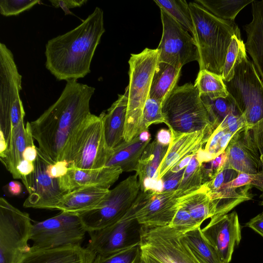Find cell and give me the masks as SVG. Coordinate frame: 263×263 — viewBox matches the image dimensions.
Returning a JSON list of instances; mask_svg holds the SVG:
<instances>
[{"mask_svg": "<svg viewBox=\"0 0 263 263\" xmlns=\"http://www.w3.org/2000/svg\"><path fill=\"white\" fill-rule=\"evenodd\" d=\"M95 90L76 80L68 81L58 100L30 122L38 148L52 163L63 161L73 133L91 114L89 103Z\"/></svg>", "mask_w": 263, "mask_h": 263, "instance_id": "6da1fadb", "label": "cell"}, {"mask_svg": "<svg viewBox=\"0 0 263 263\" xmlns=\"http://www.w3.org/2000/svg\"><path fill=\"white\" fill-rule=\"evenodd\" d=\"M105 31L103 11L96 7L78 26L47 42L46 68L60 81L84 78L90 72L92 59Z\"/></svg>", "mask_w": 263, "mask_h": 263, "instance_id": "7a4b0ae2", "label": "cell"}, {"mask_svg": "<svg viewBox=\"0 0 263 263\" xmlns=\"http://www.w3.org/2000/svg\"><path fill=\"white\" fill-rule=\"evenodd\" d=\"M189 6L199 70L204 69L221 76L232 38L235 35L241 37L240 29L235 22L218 18L195 2L189 3Z\"/></svg>", "mask_w": 263, "mask_h": 263, "instance_id": "3957f363", "label": "cell"}, {"mask_svg": "<svg viewBox=\"0 0 263 263\" xmlns=\"http://www.w3.org/2000/svg\"><path fill=\"white\" fill-rule=\"evenodd\" d=\"M162 111L172 135L215 128L197 88L191 83L176 86L163 101Z\"/></svg>", "mask_w": 263, "mask_h": 263, "instance_id": "277c9868", "label": "cell"}, {"mask_svg": "<svg viewBox=\"0 0 263 263\" xmlns=\"http://www.w3.org/2000/svg\"><path fill=\"white\" fill-rule=\"evenodd\" d=\"M158 57L157 49L146 48L139 53L132 54L128 61V104L123 136L125 142L131 141L137 136Z\"/></svg>", "mask_w": 263, "mask_h": 263, "instance_id": "5b68a950", "label": "cell"}, {"mask_svg": "<svg viewBox=\"0 0 263 263\" xmlns=\"http://www.w3.org/2000/svg\"><path fill=\"white\" fill-rule=\"evenodd\" d=\"M110 153L102 116L90 114L73 133L63 161L68 163L69 167L96 169L105 166Z\"/></svg>", "mask_w": 263, "mask_h": 263, "instance_id": "8992f818", "label": "cell"}, {"mask_svg": "<svg viewBox=\"0 0 263 263\" xmlns=\"http://www.w3.org/2000/svg\"><path fill=\"white\" fill-rule=\"evenodd\" d=\"M22 76L11 50L0 43V134L7 145L13 129L23 120L25 112L20 97Z\"/></svg>", "mask_w": 263, "mask_h": 263, "instance_id": "52a82bcc", "label": "cell"}, {"mask_svg": "<svg viewBox=\"0 0 263 263\" xmlns=\"http://www.w3.org/2000/svg\"><path fill=\"white\" fill-rule=\"evenodd\" d=\"M223 82L245 121V128L250 129L263 118V82L253 62L245 57L233 78Z\"/></svg>", "mask_w": 263, "mask_h": 263, "instance_id": "ba28073f", "label": "cell"}, {"mask_svg": "<svg viewBox=\"0 0 263 263\" xmlns=\"http://www.w3.org/2000/svg\"><path fill=\"white\" fill-rule=\"evenodd\" d=\"M140 189L136 173L110 190L96 208L78 214L86 231L99 230L121 220L137 197Z\"/></svg>", "mask_w": 263, "mask_h": 263, "instance_id": "9c48e42d", "label": "cell"}, {"mask_svg": "<svg viewBox=\"0 0 263 263\" xmlns=\"http://www.w3.org/2000/svg\"><path fill=\"white\" fill-rule=\"evenodd\" d=\"M32 227L28 213L0 198V263H16L30 249Z\"/></svg>", "mask_w": 263, "mask_h": 263, "instance_id": "30bf717a", "label": "cell"}, {"mask_svg": "<svg viewBox=\"0 0 263 263\" xmlns=\"http://www.w3.org/2000/svg\"><path fill=\"white\" fill-rule=\"evenodd\" d=\"M86 230L78 214L62 212L33 224L30 240L33 249L81 245Z\"/></svg>", "mask_w": 263, "mask_h": 263, "instance_id": "8fae6325", "label": "cell"}, {"mask_svg": "<svg viewBox=\"0 0 263 263\" xmlns=\"http://www.w3.org/2000/svg\"><path fill=\"white\" fill-rule=\"evenodd\" d=\"M141 249L162 263H201L184 240L182 234L170 226H143Z\"/></svg>", "mask_w": 263, "mask_h": 263, "instance_id": "7c38bea8", "label": "cell"}, {"mask_svg": "<svg viewBox=\"0 0 263 263\" xmlns=\"http://www.w3.org/2000/svg\"><path fill=\"white\" fill-rule=\"evenodd\" d=\"M160 9L162 34L157 48L159 62L169 64L177 69L191 62L199 61L194 39L165 11Z\"/></svg>", "mask_w": 263, "mask_h": 263, "instance_id": "4fadbf2b", "label": "cell"}, {"mask_svg": "<svg viewBox=\"0 0 263 263\" xmlns=\"http://www.w3.org/2000/svg\"><path fill=\"white\" fill-rule=\"evenodd\" d=\"M37 151L33 172L21 178L29 194L23 206L34 209L56 210L58 204L66 193L61 189L59 178H51L47 173V168L52 163L38 147Z\"/></svg>", "mask_w": 263, "mask_h": 263, "instance_id": "5bb4252c", "label": "cell"}, {"mask_svg": "<svg viewBox=\"0 0 263 263\" xmlns=\"http://www.w3.org/2000/svg\"><path fill=\"white\" fill-rule=\"evenodd\" d=\"M143 226L126 214L119 221L105 228L88 232L86 247L96 255L105 256L140 244Z\"/></svg>", "mask_w": 263, "mask_h": 263, "instance_id": "9a60e30c", "label": "cell"}, {"mask_svg": "<svg viewBox=\"0 0 263 263\" xmlns=\"http://www.w3.org/2000/svg\"><path fill=\"white\" fill-rule=\"evenodd\" d=\"M201 233L216 251L223 263H229L241 238V227L235 211L211 218Z\"/></svg>", "mask_w": 263, "mask_h": 263, "instance_id": "2e32d148", "label": "cell"}, {"mask_svg": "<svg viewBox=\"0 0 263 263\" xmlns=\"http://www.w3.org/2000/svg\"><path fill=\"white\" fill-rule=\"evenodd\" d=\"M178 208L175 190L159 193L148 191L144 192L141 206L134 216L143 226H168Z\"/></svg>", "mask_w": 263, "mask_h": 263, "instance_id": "e0dca14e", "label": "cell"}, {"mask_svg": "<svg viewBox=\"0 0 263 263\" xmlns=\"http://www.w3.org/2000/svg\"><path fill=\"white\" fill-rule=\"evenodd\" d=\"M225 151L227 160L223 168L248 174L260 171L259 154L246 128L233 136Z\"/></svg>", "mask_w": 263, "mask_h": 263, "instance_id": "ac0fdd59", "label": "cell"}, {"mask_svg": "<svg viewBox=\"0 0 263 263\" xmlns=\"http://www.w3.org/2000/svg\"><path fill=\"white\" fill-rule=\"evenodd\" d=\"M215 129L213 127H210L193 133L172 135V141L157 171L158 179H161L185 157L196 154L206 143Z\"/></svg>", "mask_w": 263, "mask_h": 263, "instance_id": "d6986e66", "label": "cell"}, {"mask_svg": "<svg viewBox=\"0 0 263 263\" xmlns=\"http://www.w3.org/2000/svg\"><path fill=\"white\" fill-rule=\"evenodd\" d=\"M122 172L120 167L116 166H105L96 169L69 167L66 174L59 178L60 185L66 193L86 187L109 189Z\"/></svg>", "mask_w": 263, "mask_h": 263, "instance_id": "ffe728a7", "label": "cell"}, {"mask_svg": "<svg viewBox=\"0 0 263 263\" xmlns=\"http://www.w3.org/2000/svg\"><path fill=\"white\" fill-rule=\"evenodd\" d=\"M96 254L87 247L71 245L50 249H30L16 263H92Z\"/></svg>", "mask_w": 263, "mask_h": 263, "instance_id": "44dd1931", "label": "cell"}, {"mask_svg": "<svg viewBox=\"0 0 263 263\" xmlns=\"http://www.w3.org/2000/svg\"><path fill=\"white\" fill-rule=\"evenodd\" d=\"M178 206L185 209L199 226L208 218L226 214L225 198L213 199L204 184L178 197Z\"/></svg>", "mask_w": 263, "mask_h": 263, "instance_id": "7402d4cb", "label": "cell"}, {"mask_svg": "<svg viewBox=\"0 0 263 263\" xmlns=\"http://www.w3.org/2000/svg\"><path fill=\"white\" fill-rule=\"evenodd\" d=\"M128 104V89L123 95H119L118 99L111 106L100 115L102 116L104 136L109 151L124 141L123 136Z\"/></svg>", "mask_w": 263, "mask_h": 263, "instance_id": "603a6c76", "label": "cell"}, {"mask_svg": "<svg viewBox=\"0 0 263 263\" xmlns=\"http://www.w3.org/2000/svg\"><path fill=\"white\" fill-rule=\"evenodd\" d=\"M252 4V21L244 26L247 39L246 51L263 82V0H254Z\"/></svg>", "mask_w": 263, "mask_h": 263, "instance_id": "cb8c5ba5", "label": "cell"}, {"mask_svg": "<svg viewBox=\"0 0 263 263\" xmlns=\"http://www.w3.org/2000/svg\"><path fill=\"white\" fill-rule=\"evenodd\" d=\"M109 189L86 187L66 193L58 204L56 210L78 214L96 208L108 195Z\"/></svg>", "mask_w": 263, "mask_h": 263, "instance_id": "d4e9b609", "label": "cell"}, {"mask_svg": "<svg viewBox=\"0 0 263 263\" xmlns=\"http://www.w3.org/2000/svg\"><path fill=\"white\" fill-rule=\"evenodd\" d=\"M150 141H143L139 135L129 142L123 141L110 152L106 166L120 167L123 172H136L141 155Z\"/></svg>", "mask_w": 263, "mask_h": 263, "instance_id": "484cf974", "label": "cell"}, {"mask_svg": "<svg viewBox=\"0 0 263 263\" xmlns=\"http://www.w3.org/2000/svg\"><path fill=\"white\" fill-rule=\"evenodd\" d=\"M26 145L27 130L23 120L12 131L6 149L0 153L1 162L14 179L22 178L17 166L23 160Z\"/></svg>", "mask_w": 263, "mask_h": 263, "instance_id": "4316f807", "label": "cell"}, {"mask_svg": "<svg viewBox=\"0 0 263 263\" xmlns=\"http://www.w3.org/2000/svg\"><path fill=\"white\" fill-rule=\"evenodd\" d=\"M181 69L158 62L153 76L149 97L163 103L164 99L177 86Z\"/></svg>", "mask_w": 263, "mask_h": 263, "instance_id": "83f0119b", "label": "cell"}, {"mask_svg": "<svg viewBox=\"0 0 263 263\" xmlns=\"http://www.w3.org/2000/svg\"><path fill=\"white\" fill-rule=\"evenodd\" d=\"M168 146L163 145L155 139L149 142L139 159L136 174L139 184L147 178H158V170L167 152Z\"/></svg>", "mask_w": 263, "mask_h": 263, "instance_id": "f1b7e54d", "label": "cell"}, {"mask_svg": "<svg viewBox=\"0 0 263 263\" xmlns=\"http://www.w3.org/2000/svg\"><path fill=\"white\" fill-rule=\"evenodd\" d=\"M200 227L182 234L193 253L201 263H223L214 247L203 236Z\"/></svg>", "mask_w": 263, "mask_h": 263, "instance_id": "f546056e", "label": "cell"}, {"mask_svg": "<svg viewBox=\"0 0 263 263\" xmlns=\"http://www.w3.org/2000/svg\"><path fill=\"white\" fill-rule=\"evenodd\" d=\"M254 0H196L200 5L215 16L234 22L238 13Z\"/></svg>", "mask_w": 263, "mask_h": 263, "instance_id": "4dcf8cb0", "label": "cell"}, {"mask_svg": "<svg viewBox=\"0 0 263 263\" xmlns=\"http://www.w3.org/2000/svg\"><path fill=\"white\" fill-rule=\"evenodd\" d=\"M194 86L200 96L211 99L226 98L229 95L221 76L204 69L199 70Z\"/></svg>", "mask_w": 263, "mask_h": 263, "instance_id": "1f68e13d", "label": "cell"}, {"mask_svg": "<svg viewBox=\"0 0 263 263\" xmlns=\"http://www.w3.org/2000/svg\"><path fill=\"white\" fill-rule=\"evenodd\" d=\"M160 9L165 11L186 31L193 33V23L189 4L185 0H154Z\"/></svg>", "mask_w": 263, "mask_h": 263, "instance_id": "d6a6232c", "label": "cell"}, {"mask_svg": "<svg viewBox=\"0 0 263 263\" xmlns=\"http://www.w3.org/2000/svg\"><path fill=\"white\" fill-rule=\"evenodd\" d=\"M202 184L201 164L198 161L196 155H194L184 171L182 179L175 190L176 195L178 198L190 194L199 189Z\"/></svg>", "mask_w": 263, "mask_h": 263, "instance_id": "836d02e7", "label": "cell"}, {"mask_svg": "<svg viewBox=\"0 0 263 263\" xmlns=\"http://www.w3.org/2000/svg\"><path fill=\"white\" fill-rule=\"evenodd\" d=\"M210 117L211 122L216 128L223 120L231 112L238 110L234 100L229 95L226 98L211 99L200 96Z\"/></svg>", "mask_w": 263, "mask_h": 263, "instance_id": "e575fe53", "label": "cell"}, {"mask_svg": "<svg viewBox=\"0 0 263 263\" xmlns=\"http://www.w3.org/2000/svg\"><path fill=\"white\" fill-rule=\"evenodd\" d=\"M247 56L245 43L241 37L234 35L228 49L221 77L223 81H230L234 75L235 68Z\"/></svg>", "mask_w": 263, "mask_h": 263, "instance_id": "d590c367", "label": "cell"}, {"mask_svg": "<svg viewBox=\"0 0 263 263\" xmlns=\"http://www.w3.org/2000/svg\"><path fill=\"white\" fill-rule=\"evenodd\" d=\"M162 104V102L148 97L144 105L137 136L142 132L148 130L152 124L164 123Z\"/></svg>", "mask_w": 263, "mask_h": 263, "instance_id": "8d00e7d4", "label": "cell"}, {"mask_svg": "<svg viewBox=\"0 0 263 263\" xmlns=\"http://www.w3.org/2000/svg\"><path fill=\"white\" fill-rule=\"evenodd\" d=\"M233 136L226 130L217 127L208 140L204 150L214 159L225 151Z\"/></svg>", "mask_w": 263, "mask_h": 263, "instance_id": "74e56055", "label": "cell"}, {"mask_svg": "<svg viewBox=\"0 0 263 263\" xmlns=\"http://www.w3.org/2000/svg\"><path fill=\"white\" fill-rule=\"evenodd\" d=\"M141 253L139 245L105 256L97 255L92 263H136Z\"/></svg>", "mask_w": 263, "mask_h": 263, "instance_id": "f35d334b", "label": "cell"}, {"mask_svg": "<svg viewBox=\"0 0 263 263\" xmlns=\"http://www.w3.org/2000/svg\"><path fill=\"white\" fill-rule=\"evenodd\" d=\"M248 185L254 186L263 192V171H260L255 174L238 173L236 178L224 184L220 189Z\"/></svg>", "mask_w": 263, "mask_h": 263, "instance_id": "ab89813d", "label": "cell"}, {"mask_svg": "<svg viewBox=\"0 0 263 263\" xmlns=\"http://www.w3.org/2000/svg\"><path fill=\"white\" fill-rule=\"evenodd\" d=\"M40 2L39 0H1L0 13L6 16L18 15Z\"/></svg>", "mask_w": 263, "mask_h": 263, "instance_id": "60d3db41", "label": "cell"}, {"mask_svg": "<svg viewBox=\"0 0 263 263\" xmlns=\"http://www.w3.org/2000/svg\"><path fill=\"white\" fill-rule=\"evenodd\" d=\"M168 226L182 234L200 227L185 209L179 206Z\"/></svg>", "mask_w": 263, "mask_h": 263, "instance_id": "b9f144b4", "label": "cell"}, {"mask_svg": "<svg viewBox=\"0 0 263 263\" xmlns=\"http://www.w3.org/2000/svg\"><path fill=\"white\" fill-rule=\"evenodd\" d=\"M218 127L234 135L246 127V123L239 110H236L230 113Z\"/></svg>", "mask_w": 263, "mask_h": 263, "instance_id": "7bdbcfd3", "label": "cell"}, {"mask_svg": "<svg viewBox=\"0 0 263 263\" xmlns=\"http://www.w3.org/2000/svg\"><path fill=\"white\" fill-rule=\"evenodd\" d=\"M238 173L231 169L222 168L211 180L204 184L209 192L218 190L225 183L236 177Z\"/></svg>", "mask_w": 263, "mask_h": 263, "instance_id": "ee69618b", "label": "cell"}, {"mask_svg": "<svg viewBox=\"0 0 263 263\" xmlns=\"http://www.w3.org/2000/svg\"><path fill=\"white\" fill-rule=\"evenodd\" d=\"M247 129L254 146L259 154L261 163L260 171H263V118L252 128Z\"/></svg>", "mask_w": 263, "mask_h": 263, "instance_id": "f6af8a7d", "label": "cell"}, {"mask_svg": "<svg viewBox=\"0 0 263 263\" xmlns=\"http://www.w3.org/2000/svg\"><path fill=\"white\" fill-rule=\"evenodd\" d=\"M185 168L176 173L168 171L161 178L163 182V192L176 190L182 179Z\"/></svg>", "mask_w": 263, "mask_h": 263, "instance_id": "bcb514c9", "label": "cell"}, {"mask_svg": "<svg viewBox=\"0 0 263 263\" xmlns=\"http://www.w3.org/2000/svg\"><path fill=\"white\" fill-rule=\"evenodd\" d=\"M68 167L69 164L66 161H61L49 164L47 172L51 178H60L66 174Z\"/></svg>", "mask_w": 263, "mask_h": 263, "instance_id": "7dc6e473", "label": "cell"}, {"mask_svg": "<svg viewBox=\"0 0 263 263\" xmlns=\"http://www.w3.org/2000/svg\"><path fill=\"white\" fill-rule=\"evenodd\" d=\"M52 5L56 7H61L65 11V14L69 13V9L81 7L87 2V1L81 0H65V1H50Z\"/></svg>", "mask_w": 263, "mask_h": 263, "instance_id": "c3c4849f", "label": "cell"}, {"mask_svg": "<svg viewBox=\"0 0 263 263\" xmlns=\"http://www.w3.org/2000/svg\"><path fill=\"white\" fill-rule=\"evenodd\" d=\"M246 226L248 227L263 237V211L251 219Z\"/></svg>", "mask_w": 263, "mask_h": 263, "instance_id": "681fc988", "label": "cell"}, {"mask_svg": "<svg viewBox=\"0 0 263 263\" xmlns=\"http://www.w3.org/2000/svg\"><path fill=\"white\" fill-rule=\"evenodd\" d=\"M34 170V162L23 159L18 164L17 170L22 177L31 174Z\"/></svg>", "mask_w": 263, "mask_h": 263, "instance_id": "f907efd6", "label": "cell"}, {"mask_svg": "<svg viewBox=\"0 0 263 263\" xmlns=\"http://www.w3.org/2000/svg\"><path fill=\"white\" fill-rule=\"evenodd\" d=\"M156 139L160 144L164 146H169L172 141V134L171 130L161 129L156 135Z\"/></svg>", "mask_w": 263, "mask_h": 263, "instance_id": "816d5d0a", "label": "cell"}, {"mask_svg": "<svg viewBox=\"0 0 263 263\" xmlns=\"http://www.w3.org/2000/svg\"><path fill=\"white\" fill-rule=\"evenodd\" d=\"M193 155H194L191 154L185 157L181 160L174 166L171 168L168 171L172 173H176L184 169L190 163Z\"/></svg>", "mask_w": 263, "mask_h": 263, "instance_id": "f5cc1de1", "label": "cell"}, {"mask_svg": "<svg viewBox=\"0 0 263 263\" xmlns=\"http://www.w3.org/2000/svg\"><path fill=\"white\" fill-rule=\"evenodd\" d=\"M8 190L9 192L12 195H19L22 191L21 184L15 181H10L8 184Z\"/></svg>", "mask_w": 263, "mask_h": 263, "instance_id": "db71d44e", "label": "cell"}, {"mask_svg": "<svg viewBox=\"0 0 263 263\" xmlns=\"http://www.w3.org/2000/svg\"><path fill=\"white\" fill-rule=\"evenodd\" d=\"M139 136L140 139L143 141H150L151 139V135L148 130L142 132Z\"/></svg>", "mask_w": 263, "mask_h": 263, "instance_id": "11a10c76", "label": "cell"}, {"mask_svg": "<svg viewBox=\"0 0 263 263\" xmlns=\"http://www.w3.org/2000/svg\"><path fill=\"white\" fill-rule=\"evenodd\" d=\"M7 143L3 135L0 134V153L4 152L7 148Z\"/></svg>", "mask_w": 263, "mask_h": 263, "instance_id": "9f6ffc18", "label": "cell"}, {"mask_svg": "<svg viewBox=\"0 0 263 263\" xmlns=\"http://www.w3.org/2000/svg\"><path fill=\"white\" fill-rule=\"evenodd\" d=\"M144 252L145 253V258L147 263H162L160 261H158V260L156 259L155 258L149 255V254L146 253L145 252Z\"/></svg>", "mask_w": 263, "mask_h": 263, "instance_id": "6f0895ef", "label": "cell"}, {"mask_svg": "<svg viewBox=\"0 0 263 263\" xmlns=\"http://www.w3.org/2000/svg\"><path fill=\"white\" fill-rule=\"evenodd\" d=\"M136 263H147L145 258L144 252L141 250V254Z\"/></svg>", "mask_w": 263, "mask_h": 263, "instance_id": "680465c9", "label": "cell"}, {"mask_svg": "<svg viewBox=\"0 0 263 263\" xmlns=\"http://www.w3.org/2000/svg\"><path fill=\"white\" fill-rule=\"evenodd\" d=\"M259 198L261 199V200L259 202V204L260 205H263V192L259 196Z\"/></svg>", "mask_w": 263, "mask_h": 263, "instance_id": "91938a15", "label": "cell"}]
</instances>
